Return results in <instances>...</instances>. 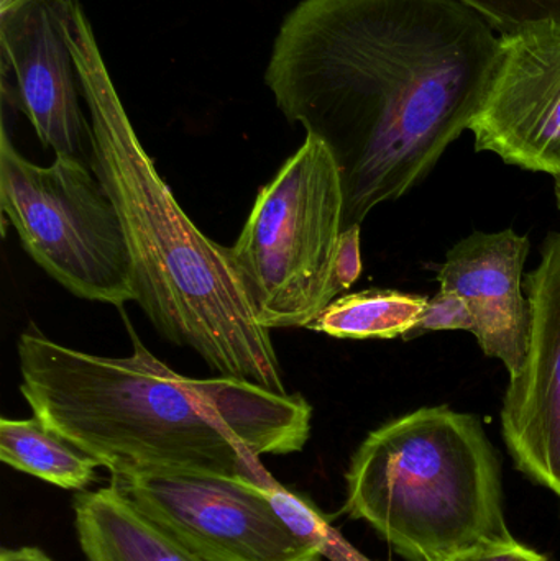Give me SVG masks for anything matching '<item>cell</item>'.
<instances>
[{"label": "cell", "mask_w": 560, "mask_h": 561, "mask_svg": "<svg viewBox=\"0 0 560 561\" xmlns=\"http://www.w3.org/2000/svg\"><path fill=\"white\" fill-rule=\"evenodd\" d=\"M456 561H548V559L515 540L512 543L476 550V552L460 557Z\"/></svg>", "instance_id": "d6986e66"}, {"label": "cell", "mask_w": 560, "mask_h": 561, "mask_svg": "<svg viewBox=\"0 0 560 561\" xmlns=\"http://www.w3.org/2000/svg\"><path fill=\"white\" fill-rule=\"evenodd\" d=\"M69 46L91 117V170L121 217L138 306L161 336L196 352L219 376L286 394L270 330L253 312L229 247L194 226L158 173L78 0L72 2Z\"/></svg>", "instance_id": "3957f363"}, {"label": "cell", "mask_w": 560, "mask_h": 561, "mask_svg": "<svg viewBox=\"0 0 560 561\" xmlns=\"http://www.w3.org/2000/svg\"><path fill=\"white\" fill-rule=\"evenodd\" d=\"M155 523L214 561H321L325 550L296 536L276 514L270 488L204 473L111 477Z\"/></svg>", "instance_id": "52a82bcc"}, {"label": "cell", "mask_w": 560, "mask_h": 561, "mask_svg": "<svg viewBox=\"0 0 560 561\" xmlns=\"http://www.w3.org/2000/svg\"><path fill=\"white\" fill-rule=\"evenodd\" d=\"M0 561H55L38 547L25 546L15 549H2Z\"/></svg>", "instance_id": "ffe728a7"}, {"label": "cell", "mask_w": 560, "mask_h": 561, "mask_svg": "<svg viewBox=\"0 0 560 561\" xmlns=\"http://www.w3.org/2000/svg\"><path fill=\"white\" fill-rule=\"evenodd\" d=\"M443 330L473 332V317L466 300L446 289H439V293L430 299L423 319L418 323L416 329L407 336V340L426 332H443Z\"/></svg>", "instance_id": "e0dca14e"}, {"label": "cell", "mask_w": 560, "mask_h": 561, "mask_svg": "<svg viewBox=\"0 0 560 561\" xmlns=\"http://www.w3.org/2000/svg\"><path fill=\"white\" fill-rule=\"evenodd\" d=\"M500 36L454 0H301L265 82L288 122L331 150L344 229L410 193L469 130Z\"/></svg>", "instance_id": "6da1fadb"}, {"label": "cell", "mask_w": 560, "mask_h": 561, "mask_svg": "<svg viewBox=\"0 0 560 561\" xmlns=\"http://www.w3.org/2000/svg\"><path fill=\"white\" fill-rule=\"evenodd\" d=\"M75 0H35L0 13L3 71L39 141L56 157L91 167V124L79 107L78 71L69 46Z\"/></svg>", "instance_id": "9c48e42d"}, {"label": "cell", "mask_w": 560, "mask_h": 561, "mask_svg": "<svg viewBox=\"0 0 560 561\" xmlns=\"http://www.w3.org/2000/svg\"><path fill=\"white\" fill-rule=\"evenodd\" d=\"M35 2V0H0V13L9 12L16 7L25 5V3Z\"/></svg>", "instance_id": "44dd1931"}, {"label": "cell", "mask_w": 560, "mask_h": 561, "mask_svg": "<svg viewBox=\"0 0 560 561\" xmlns=\"http://www.w3.org/2000/svg\"><path fill=\"white\" fill-rule=\"evenodd\" d=\"M469 130L477 151L560 174V23L500 36L495 69Z\"/></svg>", "instance_id": "ba28073f"}, {"label": "cell", "mask_w": 560, "mask_h": 561, "mask_svg": "<svg viewBox=\"0 0 560 561\" xmlns=\"http://www.w3.org/2000/svg\"><path fill=\"white\" fill-rule=\"evenodd\" d=\"M0 206L30 259L72 296L118 309L137 302L121 217L88 163L56 157L38 167L3 127Z\"/></svg>", "instance_id": "8992f818"}, {"label": "cell", "mask_w": 560, "mask_h": 561, "mask_svg": "<svg viewBox=\"0 0 560 561\" xmlns=\"http://www.w3.org/2000/svg\"><path fill=\"white\" fill-rule=\"evenodd\" d=\"M482 16L499 36L541 23H560V0H454Z\"/></svg>", "instance_id": "9a60e30c"}, {"label": "cell", "mask_w": 560, "mask_h": 561, "mask_svg": "<svg viewBox=\"0 0 560 561\" xmlns=\"http://www.w3.org/2000/svg\"><path fill=\"white\" fill-rule=\"evenodd\" d=\"M270 500L275 506L276 514L282 517L283 523L302 539L318 543L322 549L328 550L329 526L316 507L299 494L285 490L282 484L276 483L270 488Z\"/></svg>", "instance_id": "2e32d148"}, {"label": "cell", "mask_w": 560, "mask_h": 561, "mask_svg": "<svg viewBox=\"0 0 560 561\" xmlns=\"http://www.w3.org/2000/svg\"><path fill=\"white\" fill-rule=\"evenodd\" d=\"M555 193H556V203H558V209L560 213V174L555 178Z\"/></svg>", "instance_id": "7402d4cb"}, {"label": "cell", "mask_w": 560, "mask_h": 561, "mask_svg": "<svg viewBox=\"0 0 560 561\" xmlns=\"http://www.w3.org/2000/svg\"><path fill=\"white\" fill-rule=\"evenodd\" d=\"M122 317L134 352L118 358L59 345L38 330L20 335V392L33 415L111 477L204 473L275 484L259 458L305 448L311 404L245 379L180 375Z\"/></svg>", "instance_id": "7a4b0ae2"}, {"label": "cell", "mask_w": 560, "mask_h": 561, "mask_svg": "<svg viewBox=\"0 0 560 561\" xmlns=\"http://www.w3.org/2000/svg\"><path fill=\"white\" fill-rule=\"evenodd\" d=\"M362 275L361 226L342 230L332 273V297L345 293Z\"/></svg>", "instance_id": "ac0fdd59"}, {"label": "cell", "mask_w": 560, "mask_h": 561, "mask_svg": "<svg viewBox=\"0 0 560 561\" xmlns=\"http://www.w3.org/2000/svg\"><path fill=\"white\" fill-rule=\"evenodd\" d=\"M345 511L411 561H456L515 542L499 455L482 422L447 405L370 432L345 473Z\"/></svg>", "instance_id": "277c9868"}, {"label": "cell", "mask_w": 560, "mask_h": 561, "mask_svg": "<svg viewBox=\"0 0 560 561\" xmlns=\"http://www.w3.org/2000/svg\"><path fill=\"white\" fill-rule=\"evenodd\" d=\"M72 511L88 561H214L150 519L115 484L76 494Z\"/></svg>", "instance_id": "7c38bea8"}, {"label": "cell", "mask_w": 560, "mask_h": 561, "mask_svg": "<svg viewBox=\"0 0 560 561\" xmlns=\"http://www.w3.org/2000/svg\"><path fill=\"white\" fill-rule=\"evenodd\" d=\"M430 297L367 289L332 300L308 327L334 339H407L426 312Z\"/></svg>", "instance_id": "5bb4252c"}, {"label": "cell", "mask_w": 560, "mask_h": 561, "mask_svg": "<svg viewBox=\"0 0 560 561\" xmlns=\"http://www.w3.org/2000/svg\"><path fill=\"white\" fill-rule=\"evenodd\" d=\"M344 213L341 170L324 141L306 135L260 187L242 233L229 247L263 327H309L334 300L332 273Z\"/></svg>", "instance_id": "5b68a950"}, {"label": "cell", "mask_w": 560, "mask_h": 561, "mask_svg": "<svg viewBox=\"0 0 560 561\" xmlns=\"http://www.w3.org/2000/svg\"><path fill=\"white\" fill-rule=\"evenodd\" d=\"M529 340L510 378L503 438L516 467L560 497V233L542 243L541 262L525 278Z\"/></svg>", "instance_id": "30bf717a"}, {"label": "cell", "mask_w": 560, "mask_h": 561, "mask_svg": "<svg viewBox=\"0 0 560 561\" xmlns=\"http://www.w3.org/2000/svg\"><path fill=\"white\" fill-rule=\"evenodd\" d=\"M529 239L513 229L476 232L447 252L441 265V289L466 300L473 335L482 352L505 365L510 378L528 352L529 302L525 290Z\"/></svg>", "instance_id": "8fae6325"}, {"label": "cell", "mask_w": 560, "mask_h": 561, "mask_svg": "<svg viewBox=\"0 0 560 561\" xmlns=\"http://www.w3.org/2000/svg\"><path fill=\"white\" fill-rule=\"evenodd\" d=\"M0 460L61 490H88L101 465L38 417L0 421Z\"/></svg>", "instance_id": "4fadbf2b"}]
</instances>
